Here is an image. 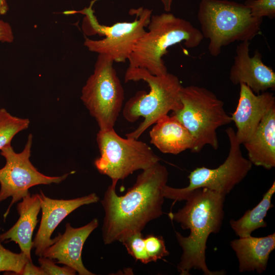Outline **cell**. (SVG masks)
I'll use <instances>...</instances> for the list:
<instances>
[{
    "label": "cell",
    "instance_id": "6da1fadb",
    "mask_svg": "<svg viewBox=\"0 0 275 275\" xmlns=\"http://www.w3.org/2000/svg\"><path fill=\"white\" fill-rule=\"evenodd\" d=\"M168 175L167 168L158 162L142 170L133 185L121 196L116 191L118 181L112 180L101 201L105 213L102 227L105 244L122 242L162 215V190Z\"/></svg>",
    "mask_w": 275,
    "mask_h": 275
},
{
    "label": "cell",
    "instance_id": "7a4b0ae2",
    "mask_svg": "<svg viewBox=\"0 0 275 275\" xmlns=\"http://www.w3.org/2000/svg\"><path fill=\"white\" fill-rule=\"evenodd\" d=\"M226 195L207 188H199L189 193L184 198L185 205L168 215L180 224L181 228L190 230L185 237L176 231L177 240L182 250L177 270L180 275L189 274L198 269L205 275H222L224 270L211 271L206 263V243L209 235L221 230L224 218V206Z\"/></svg>",
    "mask_w": 275,
    "mask_h": 275
},
{
    "label": "cell",
    "instance_id": "3957f363",
    "mask_svg": "<svg viewBox=\"0 0 275 275\" xmlns=\"http://www.w3.org/2000/svg\"><path fill=\"white\" fill-rule=\"evenodd\" d=\"M148 31L139 40L128 59V69H142L152 75L167 74L163 57L170 47L183 42L185 47L198 46L204 37L192 23L170 13L151 16Z\"/></svg>",
    "mask_w": 275,
    "mask_h": 275
},
{
    "label": "cell",
    "instance_id": "277c9868",
    "mask_svg": "<svg viewBox=\"0 0 275 275\" xmlns=\"http://www.w3.org/2000/svg\"><path fill=\"white\" fill-rule=\"evenodd\" d=\"M146 81L149 88V92L139 91L129 99L123 109L125 119L134 122L140 117L144 121L134 131L126 134V138H138L150 126L154 124L161 117L169 112L180 109L182 104L180 98V91L182 87L178 77L168 72L156 76L142 69H127L124 81Z\"/></svg>",
    "mask_w": 275,
    "mask_h": 275
},
{
    "label": "cell",
    "instance_id": "5b68a950",
    "mask_svg": "<svg viewBox=\"0 0 275 275\" xmlns=\"http://www.w3.org/2000/svg\"><path fill=\"white\" fill-rule=\"evenodd\" d=\"M198 19L208 51L216 57L223 47L250 41L261 33L263 18L253 16L244 4L227 0H201Z\"/></svg>",
    "mask_w": 275,
    "mask_h": 275
},
{
    "label": "cell",
    "instance_id": "8992f818",
    "mask_svg": "<svg viewBox=\"0 0 275 275\" xmlns=\"http://www.w3.org/2000/svg\"><path fill=\"white\" fill-rule=\"evenodd\" d=\"M182 108L172 112L191 134V151L200 152L206 145L218 148L217 130L232 122L223 101L210 90L195 85L182 87L180 91Z\"/></svg>",
    "mask_w": 275,
    "mask_h": 275
},
{
    "label": "cell",
    "instance_id": "52a82bcc",
    "mask_svg": "<svg viewBox=\"0 0 275 275\" xmlns=\"http://www.w3.org/2000/svg\"><path fill=\"white\" fill-rule=\"evenodd\" d=\"M95 1L91 2L88 8L81 11L68 12L80 13L85 15L82 26L85 34L104 37L101 40H92L85 37L84 44L89 51L108 55L114 62H125L137 42L146 33L145 28L150 22L152 10L142 7L132 9L130 14L136 16L133 21L105 25L100 24L94 14L92 6Z\"/></svg>",
    "mask_w": 275,
    "mask_h": 275
},
{
    "label": "cell",
    "instance_id": "ba28073f",
    "mask_svg": "<svg viewBox=\"0 0 275 275\" xmlns=\"http://www.w3.org/2000/svg\"><path fill=\"white\" fill-rule=\"evenodd\" d=\"M114 63L110 56L98 54L93 73L81 90L80 99L101 130L114 128L124 99Z\"/></svg>",
    "mask_w": 275,
    "mask_h": 275
},
{
    "label": "cell",
    "instance_id": "9c48e42d",
    "mask_svg": "<svg viewBox=\"0 0 275 275\" xmlns=\"http://www.w3.org/2000/svg\"><path fill=\"white\" fill-rule=\"evenodd\" d=\"M100 156L94 161L101 174L112 180H123L138 170L160 160L150 147L135 139L123 138L114 130H99L96 135Z\"/></svg>",
    "mask_w": 275,
    "mask_h": 275
},
{
    "label": "cell",
    "instance_id": "30bf717a",
    "mask_svg": "<svg viewBox=\"0 0 275 275\" xmlns=\"http://www.w3.org/2000/svg\"><path fill=\"white\" fill-rule=\"evenodd\" d=\"M225 132L229 139L230 149L225 161L215 169L205 167L196 168L188 176L189 184L183 188H174L166 184L163 188L164 198L174 202L183 201L190 191L199 188H207L226 196L246 176L253 164L244 158L241 144L232 127Z\"/></svg>",
    "mask_w": 275,
    "mask_h": 275
},
{
    "label": "cell",
    "instance_id": "8fae6325",
    "mask_svg": "<svg viewBox=\"0 0 275 275\" xmlns=\"http://www.w3.org/2000/svg\"><path fill=\"white\" fill-rule=\"evenodd\" d=\"M33 136L30 134L23 150L16 153L11 144L1 150V155L6 160L0 169V203L9 197L12 201L5 212V220L12 205L30 194L31 187L40 184H59L71 174L60 176H46L37 170L30 160Z\"/></svg>",
    "mask_w": 275,
    "mask_h": 275
},
{
    "label": "cell",
    "instance_id": "7c38bea8",
    "mask_svg": "<svg viewBox=\"0 0 275 275\" xmlns=\"http://www.w3.org/2000/svg\"><path fill=\"white\" fill-rule=\"evenodd\" d=\"M249 41L241 42L236 48L229 74V79L234 85L243 84L256 94L275 89V73L262 61L261 53L256 50L250 55Z\"/></svg>",
    "mask_w": 275,
    "mask_h": 275
},
{
    "label": "cell",
    "instance_id": "4fadbf2b",
    "mask_svg": "<svg viewBox=\"0 0 275 275\" xmlns=\"http://www.w3.org/2000/svg\"><path fill=\"white\" fill-rule=\"evenodd\" d=\"M39 195L42 212L40 226L33 240L37 256H42L44 250L54 241L52 233L60 223L70 213L79 207L97 203L99 198L95 193L73 199H53L42 191Z\"/></svg>",
    "mask_w": 275,
    "mask_h": 275
},
{
    "label": "cell",
    "instance_id": "5bb4252c",
    "mask_svg": "<svg viewBox=\"0 0 275 275\" xmlns=\"http://www.w3.org/2000/svg\"><path fill=\"white\" fill-rule=\"evenodd\" d=\"M98 225L96 218L79 228H74L67 223L64 233L58 234L54 242L44 250L41 256L70 267L80 275L95 274L85 267L81 253L85 241Z\"/></svg>",
    "mask_w": 275,
    "mask_h": 275
},
{
    "label": "cell",
    "instance_id": "9a60e30c",
    "mask_svg": "<svg viewBox=\"0 0 275 275\" xmlns=\"http://www.w3.org/2000/svg\"><path fill=\"white\" fill-rule=\"evenodd\" d=\"M239 85L238 104L231 117L237 128L235 135L241 144L253 134L265 114L275 106V97L267 91L256 94L246 85Z\"/></svg>",
    "mask_w": 275,
    "mask_h": 275
},
{
    "label": "cell",
    "instance_id": "2e32d148",
    "mask_svg": "<svg viewBox=\"0 0 275 275\" xmlns=\"http://www.w3.org/2000/svg\"><path fill=\"white\" fill-rule=\"evenodd\" d=\"M19 217L8 231L0 234V241H14L21 252L32 260L31 250L33 246L32 236L38 223V215L41 210V201L38 194L30 193L17 205Z\"/></svg>",
    "mask_w": 275,
    "mask_h": 275
},
{
    "label": "cell",
    "instance_id": "e0dca14e",
    "mask_svg": "<svg viewBox=\"0 0 275 275\" xmlns=\"http://www.w3.org/2000/svg\"><path fill=\"white\" fill-rule=\"evenodd\" d=\"M242 144L252 164L267 170L275 167V106L265 114L253 134Z\"/></svg>",
    "mask_w": 275,
    "mask_h": 275
},
{
    "label": "cell",
    "instance_id": "ac0fdd59",
    "mask_svg": "<svg viewBox=\"0 0 275 275\" xmlns=\"http://www.w3.org/2000/svg\"><path fill=\"white\" fill-rule=\"evenodd\" d=\"M149 132L150 143L160 152L178 154L193 148V138L182 123L174 116L160 118Z\"/></svg>",
    "mask_w": 275,
    "mask_h": 275
},
{
    "label": "cell",
    "instance_id": "d6986e66",
    "mask_svg": "<svg viewBox=\"0 0 275 275\" xmlns=\"http://www.w3.org/2000/svg\"><path fill=\"white\" fill-rule=\"evenodd\" d=\"M230 245L238 259L239 272L256 271L261 274L275 249V233L261 237H239L232 240Z\"/></svg>",
    "mask_w": 275,
    "mask_h": 275
},
{
    "label": "cell",
    "instance_id": "ffe728a7",
    "mask_svg": "<svg viewBox=\"0 0 275 275\" xmlns=\"http://www.w3.org/2000/svg\"><path fill=\"white\" fill-rule=\"evenodd\" d=\"M274 193L275 182L273 181L257 205L246 211L239 219L230 221V226L236 235L240 238L248 237L256 229L267 226L264 218L267 211L273 207L271 199Z\"/></svg>",
    "mask_w": 275,
    "mask_h": 275
},
{
    "label": "cell",
    "instance_id": "44dd1931",
    "mask_svg": "<svg viewBox=\"0 0 275 275\" xmlns=\"http://www.w3.org/2000/svg\"><path fill=\"white\" fill-rule=\"evenodd\" d=\"M30 120L11 115L5 108L0 109V150L11 144L14 136L29 127Z\"/></svg>",
    "mask_w": 275,
    "mask_h": 275
},
{
    "label": "cell",
    "instance_id": "7402d4cb",
    "mask_svg": "<svg viewBox=\"0 0 275 275\" xmlns=\"http://www.w3.org/2000/svg\"><path fill=\"white\" fill-rule=\"evenodd\" d=\"M29 260L22 252L14 253L5 248L0 241V272L20 275L25 264Z\"/></svg>",
    "mask_w": 275,
    "mask_h": 275
},
{
    "label": "cell",
    "instance_id": "603a6c76",
    "mask_svg": "<svg viewBox=\"0 0 275 275\" xmlns=\"http://www.w3.org/2000/svg\"><path fill=\"white\" fill-rule=\"evenodd\" d=\"M122 243L125 246L128 254L135 260L140 261L144 264L151 262L146 251L145 238L142 232L130 235Z\"/></svg>",
    "mask_w": 275,
    "mask_h": 275
},
{
    "label": "cell",
    "instance_id": "cb8c5ba5",
    "mask_svg": "<svg viewBox=\"0 0 275 275\" xmlns=\"http://www.w3.org/2000/svg\"><path fill=\"white\" fill-rule=\"evenodd\" d=\"M145 243L151 262H156L170 254L161 236L148 235L145 238Z\"/></svg>",
    "mask_w": 275,
    "mask_h": 275
},
{
    "label": "cell",
    "instance_id": "d4e9b609",
    "mask_svg": "<svg viewBox=\"0 0 275 275\" xmlns=\"http://www.w3.org/2000/svg\"><path fill=\"white\" fill-rule=\"evenodd\" d=\"M253 16L257 18L275 17V0H246L244 4Z\"/></svg>",
    "mask_w": 275,
    "mask_h": 275
},
{
    "label": "cell",
    "instance_id": "484cf974",
    "mask_svg": "<svg viewBox=\"0 0 275 275\" xmlns=\"http://www.w3.org/2000/svg\"><path fill=\"white\" fill-rule=\"evenodd\" d=\"M38 262L45 275H74L76 273V271L70 267L66 265L61 267L56 265L54 261L49 258L40 256L38 259Z\"/></svg>",
    "mask_w": 275,
    "mask_h": 275
},
{
    "label": "cell",
    "instance_id": "4316f807",
    "mask_svg": "<svg viewBox=\"0 0 275 275\" xmlns=\"http://www.w3.org/2000/svg\"><path fill=\"white\" fill-rule=\"evenodd\" d=\"M13 40L14 35L10 24L0 20V42L12 43Z\"/></svg>",
    "mask_w": 275,
    "mask_h": 275
},
{
    "label": "cell",
    "instance_id": "83f0119b",
    "mask_svg": "<svg viewBox=\"0 0 275 275\" xmlns=\"http://www.w3.org/2000/svg\"><path fill=\"white\" fill-rule=\"evenodd\" d=\"M35 274L45 275L42 269L33 264L32 261H28L24 265L20 275Z\"/></svg>",
    "mask_w": 275,
    "mask_h": 275
},
{
    "label": "cell",
    "instance_id": "f1b7e54d",
    "mask_svg": "<svg viewBox=\"0 0 275 275\" xmlns=\"http://www.w3.org/2000/svg\"><path fill=\"white\" fill-rule=\"evenodd\" d=\"M8 11V6L6 0H0V15H5Z\"/></svg>",
    "mask_w": 275,
    "mask_h": 275
},
{
    "label": "cell",
    "instance_id": "f546056e",
    "mask_svg": "<svg viewBox=\"0 0 275 275\" xmlns=\"http://www.w3.org/2000/svg\"><path fill=\"white\" fill-rule=\"evenodd\" d=\"M163 4L164 10L168 12L171 10L173 0H160Z\"/></svg>",
    "mask_w": 275,
    "mask_h": 275
}]
</instances>
